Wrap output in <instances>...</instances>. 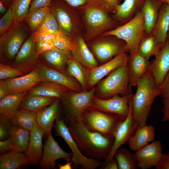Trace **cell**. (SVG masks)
I'll return each instance as SVG.
<instances>
[{
	"mask_svg": "<svg viewBox=\"0 0 169 169\" xmlns=\"http://www.w3.org/2000/svg\"><path fill=\"white\" fill-rule=\"evenodd\" d=\"M65 124L84 156L101 160L107 158L114 146V136L105 135L89 130L83 125L81 117L73 119Z\"/></svg>",
	"mask_w": 169,
	"mask_h": 169,
	"instance_id": "1",
	"label": "cell"
},
{
	"mask_svg": "<svg viewBox=\"0 0 169 169\" xmlns=\"http://www.w3.org/2000/svg\"><path fill=\"white\" fill-rule=\"evenodd\" d=\"M136 87L131 103L134 124L137 129L146 125L151 105L160 93L150 70L144 75Z\"/></svg>",
	"mask_w": 169,
	"mask_h": 169,
	"instance_id": "2",
	"label": "cell"
},
{
	"mask_svg": "<svg viewBox=\"0 0 169 169\" xmlns=\"http://www.w3.org/2000/svg\"><path fill=\"white\" fill-rule=\"evenodd\" d=\"M96 84L94 97L99 99H106L117 94L124 96L132 94L127 65L115 69Z\"/></svg>",
	"mask_w": 169,
	"mask_h": 169,
	"instance_id": "3",
	"label": "cell"
},
{
	"mask_svg": "<svg viewBox=\"0 0 169 169\" xmlns=\"http://www.w3.org/2000/svg\"><path fill=\"white\" fill-rule=\"evenodd\" d=\"M126 117L90 106L84 111L81 119L84 125L89 130L114 136L119 125Z\"/></svg>",
	"mask_w": 169,
	"mask_h": 169,
	"instance_id": "4",
	"label": "cell"
},
{
	"mask_svg": "<svg viewBox=\"0 0 169 169\" xmlns=\"http://www.w3.org/2000/svg\"><path fill=\"white\" fill-rule=\"evenodd\" d=\"M24 21L15 22L0 37V57L4 63L11 64L23 44L31 33Z\"/></svg>",
	"mask_w": 169,
	"mask_h": 169,
	"instance_id": "5",
	"label": "cell"
},
{
	"mask_svg": "<svg viewBox=\"0 0 169 169\" xmlns=\"http://www.w3.org/2000/svg\"><path fill=\"white\" fill-rule=\"evenodd\" d=\"M144 19L141 11L130 21L115 29L105 32L104 36L113 35L124 41L127 52L132 54L137 53L140 41L145 33Z\"/></svg>",
	"mask_w": 169,
	"mask_h": 169,
	"instance_id": "6",
	"label": "cell"
},
{
	"mask_svg": "<svg viewBox=\"0 0 169 169\" xmlns=\"http://www.w3.org/2000/svg\"><path fill=\"white\" fill-rule=\"evenodd\" d=\"M95 88L90 90L77 92L70 90L64 94L60 100L64 112L65 124L76 118H80L85 110L91 105Z\"/></svg>",
	"mask_w": 169,
	"mask_h": 169,
	"instance_id": "7",
	"label": "cell"
},
{
	"mask_svg": "<svg viewBox=\"0 0 169 169\" xmlns=\"http://www.w3.org/2000/svg\"><path fill=\"white\" fill-rule=\"evenodd\" d=\"M53 127L55 135L62 137L72 151L73 168L76 169L79 167L81 169H95L103 166L104 162L102 160L88 158L81 153L63 119L56 120Z\"/></svg>",
	"mask_w": 169,
	"mask_h": 169,
	"instance_id": "8",
	"label": "cell"
},
{
	"mask_svg": "<svg viewBox=\"0 0 169 169\" xmlns=\"http://www.w3.org/2000/svg\"><path fill=\"white\" fill-rule=\"evenodd\" d=\"M84 18L89 37H93L102 32L115 29L118 24L105 11L94 7H89L85 9Z\"/></svg>",
	"mask_w": 169,
	"mask_h": 169,
	"instance_id": "9",
	"label": "cell"
},
{
	"mask_svg": "<svg viewBox=\"0 0 169 169\" xmlns=\"http://www.w3.org/2000/svg\"><path fill=\"white\" fill-rule=\"evenodd\" d=\"M33 70L42 81L55 82L77 92L83 91L79 83L74 78L67 74L48 66L39 60Z\"/></svg>",
	"mask_w": 169,
	"mask_h": 169,
	"instance_id": "10",
	"label": "cell"
},
{
	"mask_svg": "<svg viewBox=\"0 0 169 169\" xmlns=\"http://www.w3.org/2000/svg\"><path fill=\"white\" fill-rule=\"evenodd\" d=\"M39 61L32 33L23 44L11 64L26 74L33 70Z\"/></svg>",
	"mask_w": 169,
	"mask_h": 169,
	"instance_id": "11",
	"label": "cell"
},
{
	"mask_svg": "<svg viewBox=\"0 0 169 169\" xmlns=\"http://www.w3.org/2000/svg\"><path fill=\"white\" fill-rule=\"evenodd\" d=\"M91 48L98 60L103 64L119 54L127 53L125 42L117 38L96 42L91 45Z\"/></svg>",
	"mask_w": 169,
	"mask_h": 169,
	"instance_id": "12",
	"label": "cell"
},
{
	"mask_svg": "<svg viewBox=\"0 0 169 169\" xmlns=\"http://www.w3.org/2000/svg\"><path fill=\"white\" fill-rule=\"evenodd\" d=\"M44 146L43 157L38 165L42 169H56V161L63 159L67 161L72 160V154L64 151L54 139L51 133L47 136Z\"/></svg>",
	"mask_w": 169,
	"mask_h": 169,
	"instance_id": "13",
	"label": "cell"
},
{
	"mask_svg": "<svg viewBox=\"0 0 169 169\" xmlns=\"http://www.w3.org/2000/svg\"><path fill=\"white\" fill-rule=\"evenodd\" d=\"M132 95V94L120 96L117 94L106 99H100L94 96L91 106L103 111L127 117L130 109L129 102Z\"/></svg>",
	"mask_w": 169,
	"mask_h": 169,
	"instance_id": "14",
	"label": "cell"
},
{
	"mask_svg": "<svg viewBox=\"0 0 169 169\" xmlns=\"http://www.w3.org/2000/svg\"><path fill=\"white\" fill-rule=\"evenodd\" d=\"M130 109L128 115L125 120L118 126L114 134L115 140L113 147L110 155L105 160L103 167L110 160L114 157L115 152L122 145L128 141L137 129L135 126L132 115L131 98L129 102Z\"/></svg>",
	"mask_w": 169,
	"mask_h": 169,
	"instance_id": "15",
	"label": "cell"
},
{
	"mask_svg": "<svg viewBox=\"0 0 169 169\" xmlns=\"http://www.w3.org/2000/svg\"><path fill=\"white\" fill-rule=\"evenodd\" d=\"M161 142L153 141L140 149L135 154L138 163V168L148 169L158 164L162 156Z\"/></svg>",
	"mask_w": 169,
	"mask_h": 169,
	"instance_id": "16",
	"label": "cell"
},
{
	"mask_svg": "<svg viewBox=\"0 0 169 169\" xmlns=\"http://www.w3.org/2000/svg\"><path fill=\"white\" fill-rule=\"evenodd\" d=\"M127 53L119 54L109 61L90 70L88 89H91L111 71L121 66H127L128 59Z\"/></svg>",
	"mask_w": 169,
	"mask_h": 169,
	"instance_id": "17",
	"label": "cell"
},
{
	"mask_svg": "<svg viewBox=\"0 0 169 169\" xmlns=\"http://www.w3.org/2000/svg\"><path fill=\"white\" fill-rule=\"evenodd\" d=\"M151 62L137 53L128 55L127 64L129 86H136L144 75L150 70Z\"/></svg>",
	"mask_w": 169,
	"mask_h": 169,
	"instance_id": "18",
	"label": "cell"
},
{
	"mask_svg": "<svg viewBox=\"0 0 169 169\" xmlns=\"http://www.w3.org/2000/svg\"><path fill=\"white\" fill-rule=\"evenodd\" d=\"M155 57L151 63L150 71L156 85L158 87L169 72V42L166 41Z\"/></svg>",
	"mask_w": 169,
	"mask_h": 169,
	"instance_id": "19",
	"label": "cell"
},
{
	"mask_svg": "<svg viewBox=\"0 0 169 169\" xmlns=\"http://www.w3.org/2000/svg\"><path fill=\"white\" fill-rule=\"evenodd\" d=\"M60 102V98H57L51 105L37 112V120L38 125L44 130L47 136L51 133L55 120L61 118Z\"/></svg>",
	"mask_w": 169,
	"mask_h": 169,
	"instance_id": "20",
	"label": "cell"
},
{
	"mask_svg": "<svg viewBox=\"0 0 169 169\" xmlns=\"http://www.w3.org/2000/svg\"><path fill=\"white\" fill-rule=\"evenodd\" d=\"M39 60L49 67L67 74V63L71 57V52L56 48L43 53L38 56Z\"/></svg>",
	"mask_w": 169,
	"mask_h": 169,
	"instance_id": "21",
	"label": "cell"
},
{
	"mask_svg": "<svg viewBox=\"0 0 169 169\" xmlns=\"http://www.w3.org/2000/svg\"><path fill=\"white\" fill-rule=\"evenodd\" d=\"M44 134V131L39 126L30 132L29 144L24 152L30 165H38L43 157L42 139Z\"/></svg>",
	"mask_w": 169,
	"mask_h": 169,
	"instance_id": "22",
	"label": "cell"
},
{
	"mask_svg": "<svg viewBox=\"0 0 169 169\" xmlns=\"http://www.w3.org/2000/svg\"><path fill=\"white\" fill-rule=\"evenodd\" d=\"M71 54L72 58L90 70L98 66L93 54L81 37H78L74 41Z\"/></svg>",
	"mask_w": 169,
	"mask_h": 169,
	"instance_id": "23",
	"label": "cell"
},
{
	"mask_svg": "<svg viewBox=\"0 0 169 169\" xmlns=\"http://www.w3.org/2000/svg\"><path fill=\"white\" fill-rule=\"evenodd\" d=\"M4 80L10 94L28 91L42 81L34 70L22 76Z\"/></svg>",
	"mask_w": 169,
	"mask_h": 169,
	"instance_id": "24",
	"label": "cell"
},
{
	"mask_svg": "<svg viewBox=\"0 0 169 169\" xmlns=\"http://www.w3.org/2000/svg\"><path fill=\"white\" fill-rule=\"evenodd\" d=\"M169 29V5L163 3L151 34L162 47L167 41Z\"/></svg>",
	"mask_w": 169,
	"mask_h": 169,
	"instance_id": "25",
	"label": "cell"
},
{
	"mask_svg": "<svg viewBox=\"0 0 169 169\" xmlns=\"http://www.w3.org/2000/svg\"><path fill=\"white\" fill-rule=\"evenodd\" d=\"M145 0H124L115 8L114 17L118 20L126 23L141 11Z\"/></svg>",
	"mask_w": 169,
	"mask_h": 169,
	"instance_id": "26",
	"label": "cell"
},
{
	"mask_svg": "<svg viewBox=\"0 0 169 169\" xmlns=\"http://www.w3.org/2000/svg\"><path fill=\"white\" fill-rule=\"evenodd\" d=\"M155 127L151 125L138 127L134 134L128 141L130 149L137 151L152 142L155 137Z\"/></svg>",
	"mask_w": 169,
	"mask_h": 169,
	"instance_id": "27",
	"label": "cell"
},
{
	"mask_svg": "<svg viewBox=\"0 0 169 169\" xmlns=\"http://www.w3.org/2000/svg\"><path fill=\"white\" fill-rule=\"evenodd\" d=\"M70 90L67 87L55 82L41 81L28 92L30 94L60 98Z\"/></svg>",
	"mask_w": 169,
	"mask_h": 169,
	"instance_id": "28",
	"label": "cell"
},
{
	"mask_svg": "<svg viewBox=\"0 0 169 169\" xmlns=\"http://www.w3.org/2000/svg\"><path fill=\"white\" fill-rule=\"evenodd\" d=\"M50 8L58 22L59 29L69 37L73 29L72 20L69 13L57 0H52Z\"/></svg>",
	"mask_w": 169,
	"mask_h": 169,
	"instance_id": "29",
	"label": "cell"
},
{
	"mask_svg": "<svg viewBox=\"0 0 169 169\" xmlns=\"http://www.w3.org/2000/svg\"><path fill=\"white\" fill-rule=\"evenodd\" d=\"M163 3L158 0H145L141 11L144 17L145 33H151L157 20Z\"/></svg>",
	"mask_w": 169,
	"mask_h": 169,
	"instance_id": "30",
	"label": "cell"
},
{
	"mask_svg": "<svg viewBox=\"0 0 169 169\" xmlns=\"http://www.w3.org/2000/svg\"><path fill=\"white\" fill-rule=\"evenodd\" d=\"M66 73L79 83L83 91H87L90 81V70L72 58L68 61Z\"/></svg>",
	"mask_w": 169,
	"mask_h": 169,
	"instance_id": "31",
	"label": "cell"
},
{
	"mask_svg": "<svg viewBox=\"0 0 169 169\" xmlns=\"http://www.w3.org/2000/svg\"><path fill=\"white\" fill-rule=\"evenodd\" d=\"M9 132L13 150L18 152H24L29 144L30 132L20 126L13 125Z\"/></svg>",
	"mask_w": 169,
	"mask_h": 169,
	"instance_id": "32",
	"label": "cell"
},
{
	"mask_svg": "<svg viewBox=\"0 0 169 169\" xmlns=\"http://www.w3.org/2000/svg\"><path fill=\"white\" fill-rule=\"evenodd\" d=\"M37 114L36 112L20 109L10 116L13 125L20 126L30 132L38 126Z\"/></svg>",
	"mask_w": 169,
	"mask_h": 169,
	"instance_id": "33",
	"label": "cell"
},
{
	"mask_svg": "<svg viewBox=\"0 0 169 169\" xmlns=\"http://www.w3.org/2000/svg\"><path fill=\"white\" fill-rule=\"evenodd\" d=\"M28 94V91L9 94L0 99V114L10 116L15 113Z\"/></svg>",
	"mask_w": 169,
	"mask_h": 169,
	"instance_id": "34",
	"label": "cell"
},
{
	"mask_svg": "<svg viewBox=\"0 0 169 169\" xmlns=\"http://www.w3.org/2000/svg\"><path fill=\"white\" fill-rule=\"evenodd\" d=\"M30 165L25 152L12 150L0 157V169H15Z\"/></svg>",
	"mask_w": 169,
	"mask_h": 169,
	"instance_id": "35",
	"label": "cell"
},
{
	"mask_svg": "<svg viewBox=\"0 0 169 169\" xmlns=\"http://www.w3.org/2000/svg\"><path fill=\"white\" fill-rule=\"evenodd\" d=\"M56 99L54 97L28 94L20 104L19 109H23L37 112L44 107L51 105Z\"/></svg>",
	"mask_w": 169,
	"mask_h": 169,
	"instance_id": "36",
	"label": "cell"
},
{
	"mask_svg": "<svg viewBox=\"0 0 169 169\" xmlns=\"http://www.w3.org/2000/svg\"><path fill=\"white\" fill-rule=\"evenodd\" d=\"M162 48L151 33H144L139 44L137 52L149 60L157 54Z\"/></svg>",
	"mask_w": 169,
	"mask_h": 169,
	"instance_id": "37",
	"label": "cell"
},
{
	"mask_svg": "<svg viewBox=\"0 0 169 169\" xmlns=\"http://www.w3.org/2000/svg\"><path fill=\"white\" fill-rule=\"evenodd\" d=\"M50 10V7H44L29 11L23 21L28 26L31 33L40 28Z\"/></svg>",
	"mask_w": 169,
	"mask_h": 169,
	"instance_id": "38",
	"label": "cell"
},
{
	"mask_svg": "<svg viewBox=\"0 0 169 169\" xmlns=\"http://www.w3.org/2000/svg\"><path fill=\"white\" fill-rule=\"evenodd\" d=\"M114 157L116 160L119 169H137V162L135 154L124 148H119L115 152Z\"/></svg>",
	"mask_w": 169,
	"mask_h": 169,
	"instance_id": "39",
	"label": "cell"
},
{
	"mask_svg": "<svg viewBox=\"0 0 169 169\" xmlns=\"http://www.w3.org/2000/svg\"><path fill=\"white\" fill-rule=\"evenodd\" d=\"M32 0H11L12 13L15 22H23L28 13Z\"/></svg>",
	"mask_w": 169,
	"mask_h": 169,
	"instance_id": "40",
	"label": "cell"
},
{
	"mask_svg": "<svg viewBox=\"0 0 169 169\" xmlns=\"http://www.w3.org/2000/svg\"><path fill=\"white\" fill-rule=\"evenodd\" d=\"M25 74L22 71L11 64H0V79L14 78Z\"/></svg>",
	"mask_w": 169,
	"mask_h": 169,
	"instance_id": "41",
	"label": "cell"
},
{
	"mask_svg": "<svg viewBox=\"0 0 169 169\" xmlns=\"http://www.w3.org/2000/svg\"><path fill=\"white\" fill-rule=\"evenodd\" d=\"M39 29L56 35L62 32L55 17L51 10L47 14Z\"/></svg>",
	"mask_w": 169,
	"mask_h": 169,
	"instance_id": "42",
	"label": "cell"
},
{
	"mask_svg": "<svg viewBox=\"0 0 169 169\" xmlns=\"http://www.w3.org/2000/svg\"><path fill=\"white\" fill-rule=\"evenodd\" d=\"M53 40L56 48L67 52H71L74 44V41L62 32L56 34Z\"/></svg>",
	"mask_w": 169,
	"mask_h": 169,
	"instance_id": "43",
	"label": "cell"
},
{
	"mask_svg": "<svg viewBox=\"0 0 169 169\" xmlns=\"http://www.w3.org/2000/svg\"><path fill=\"white\" fill-rule=\"evenodd\" d=\"M13 125L11 117L6 115H0V140H4L10 137L9 130Z\"/></svg>",
	"mask_w": 169,
	"mask_h": 169,
	"instance_id": "44",
	"label": "cell"
},
{
	"mask_svg": "<svg viewBox=\"0 0 169 169\" xmlns=\"http://www.w3.org/2000/svg\"><path fill=\"white\" fill-rule=\"evenodd\" d=\"M15 22L11 8L9 7L0 19V36L9 30Z\"/></svg>",
	"mask_w": 169,
	"mask_h": 169,
	"instance_id": "45",
	"label": "cell"
},
{
	"mask_svg": "<svg viewBox=\"0 0 169 169\" xmlns=\"http://www.w3.org/2000/svg\"><path fill=\"white\" fill-rule=\"evenodd\" d=\"M38 54L51 50L55 48L53 40H45L35 42Z\"/></svg>",
	"mask_w": 169,
	"mask_h": 169,
	"instance_id": "46",
	"label": "cell"
},
{
	"mask_svg": "<svg viewBox=\"0 0 169 169\" xmlns=\"http://www.w3.org/2000/svg\"><path fill=\"white\" fill-rule=\"evenodd\" d=\"M33 39L34 42L45 40H53L56 34L47 32L41 29L32 33Z\"/></svg>",
	"mask_w": 169,
	"mask_h": 169,
	"instance_id": "47",
	"label": "cell"
},
{
	"mask_svg": "<svg viewBox=\"0 0 169 169\" xmlns=\"http://www.w3.org/2000/svg\"><path fill=\"white\" fill-rule=\"evenodd\" d=\"M163 108L162 111L163 114L162 121L169 120V94L162 97Z\"/></svg>",
	"mask_w": 169,
	"mask_h": 169,
	"instance_id": "48",
	"label": "cell"
},
{
	"mask_svg": "<svg viewBox=\"0 0 169 169\" xmlns=\"http://www.w3.org/2000/svg\"><path fill=\"white\" fill-rule=\"evenodd\" d=\"M52 0H32L29 11L44 7H49L51 5Z\"/></svg>",
	"mask_w": 169,
	"mask_h": 169,
	"instance_id": "49",
	"label": "cell"
},
{
	"mask_svg": "<svg viewBox=\"0 0 169 169\" xmlns=\"http://www.w3.org/2000/svg\"><path fill=\"white\" fill-rule=\"evenodd\" d=\"M158 88L160 93V95L161 98L169 94V72Z\"/></svg>",
	"mask_w": 169,
	"mask_h": 169,
	"instance_id": "50",
	"label": "cell"
},
{
	"mask_svg": "<svg viewBox=\"0 0 169 169\" xmlns=\"http://www.w3.org/2000/svg\"><path fill=\"white\" fill-rule=\"evenodd\" d=\"M155 168L156 169H169V152L162 155Z\"/></svg>",
	"mask_w": 169,
	"mask_h": 169,
	"instance_id": "51",
	"label": "cell"
},
{
	"mask_svg": "<svg viewBox=\"0 0 169 169\" xmlns=\"http://www.w3.org/2000/svg\"><path fill=\"white\" fill-rule=\"evenodd\" d=\"M13 150L12 145L10 138L0 141V151L1 153L5 154Z\"/></svg>",
	"mask_w": 169,
	"mask_h": 169,
	"instance_id": "52",
	"label": "cell"
},
{
	"mask_svg": "<svg viewBox=\"0 0 169 169\" xmlns=\"http://www.w3.org/2000/svg\"><path fill=\"white\" fill-rule=\"evenodd\" d=\"M10 94L8 85L4 79L0 81V99Z\"/></svg>",
	"mask_w": 169,
	"mask_h": 169,
	"instance_id": "53",
	"label": "cell"
},
{
	"mask_svg": "<svg viewBox=\"0 0 169 169\" xmlns=\"http://www.w3.org/2000/svg\"><path fill=\"white\" fill-rule=\"evenodd\" d=\"M100 169H118L117 162L115 158L113 157L103 167L99 168Z\"/></svg>",
	"mask_w": 169,
	"mask_h": 169,
	"instance_id": "54",
	"label": "cell"
},
{
	"mask_svg": "<svg viewBox=\"0 0 169 169\" xmlns=\"http://www.w3.org/2000/svg\"><path fill=\"white\" fill-rule=\"evenodd\" d=\"M71 6L77 7L84 4L87 2L86 0H63Z\"/></svg>",
	"mask_w": 169,
	"mask_h": 169,
	"instance_id": "55",
	"label": "cell"
},
{
	"mask_svg": "<svg viewBox=\"0 0 169 169\" xmlns=\"http://www.w3.org/2000/svg\"><path fill=\"white\" fill-rule=\"evenodd\" d=\"M109 7L115 12L116 8L119 4L118 0H103Z\"/></svg>",
	"mask_w": 169,
	"mask_h": 169,
	"instance_id": "56",
	"label": "cell"
},
{
	"mask_svg": "<svg viewBox=\"0 0 169 169\" xmlns=\"http://www.w3.org/2000/svg\"><path fill=\"white\" fill-rule=\"evenodd\" d=\"M73 162V161L71 160L67 161V163L64 165H61L59 164H57V165L59 166V169H72L73 167L71 165Z\"/></svg>",
	"mask_w": 169,
	"mask_h": 169,
	"instance_id": "57",
	"label": "cell"
},
{
	"mask_svg": "<svg viewBox=\"0 0 169 169\" xmlns=\"http://www.w3.org/2000/svg\"><path fill=\"white\" fill-rule=\"evenodd\" d=\"M7 11H6V7L3 3L0 1V13L1 14H4Z\"/></svg>",
	"mask_w": 169,
	"mask_h": 169,
	"instance_id": "58",
	"label": "cell"
},
{
	"mask_svg": "<svg viewBox=\"0 0 169 169\" xmlns=\"http://www.w3.org/2000/svg\"><path fill=\"white\" fill-rule=\"evenodd\" d=\"M2 2L5 6L8 8L10 6L11 0H0Z\"/></svg>",
	"mask_w": 169,
	"mask_h": 169,
	"instance_id": "59",
	"label": "cell"
},
{
	"mask_svg": "<svg viewBox=\"0 0 169 169\" xmlns=\"http://www.w3.org/2000/svg\"><path fill=\"white\" fill-rule=\"evenodd\" d=\"M162 3H165L169 5V0H158Z\"/></svg>",
	"mask_w": 169,
	"mask_h": 169,
	"instance_id": "60",
	"label": "cell"
},
{
	"mask_svg": "<svg viewBox=\"0 0 169 169\" xmlns=\"http://www.w3.org/2000/svg\"><path fill=\"white\" fill-rule=\"evenodd\" d=\"M167 41L169 42V29L167 35Z\"/></svg>",
	"mask_w": 169,
	"mask_h": 169,
	"instance_id": "61",
	"label": "cell"
}]
</instances>
